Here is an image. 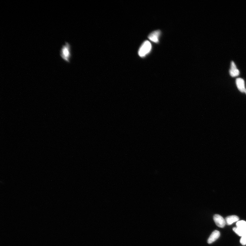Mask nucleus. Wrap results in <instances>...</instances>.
Segmentation results:
<instances>
[{
    "label": "nucleus",
    "mask_w": 246,
    "mask_h": 246,
    "mask_svg": "<svg viewBox=\"0 0 246 246\" xmlns=\"http://www.w3.org/2000/svg\"><path fill=\"white\" fill-rule=\"evenodd\" d=\"M229 72L230 75L232 77L238 76L240 73L239 70L237 69L236 66L234 61H232L231 63V69Z\"/></svg>",
    "instance_id": "obj_6"
},
{
    "label": "nucleus",
    "mask_w": 246,
    "mask_h": 246,
    "mask_svg": "<svg viewBox=\"0 0 246 246\" xmlns=\"http://www.w3.org/2000/svg\"><path fill=\"white\" fill-rule=\"evenodd\" d=\"M233 230L239 236L242 237L246 234V232L244 231L241 230L238 227H235L233 228Z\"/></svg>",
    "instance_id": "obj_10"
},
{
    "label": "nucleus",
    "mask_w": 246,
    "mask_h": 246,
    "mask_svg": "<svg viewBox=\"0 0 246 246\" xmlns=\"http://www.w3.org/2000/svg\"><path fill=\"white\" fill-rule=\"evenodd\" d=\"M237 227L246 232V221H239L236 223Z\"/></svg>",
    "instance_id": "obj_9"
},
{
    "label": "nucleus",
    "mask_w": 246,
    "mask_h": 246,
    "mask_svg": "<svg viewBox=\"0 0 246 246\" xmlns=\"http://www.w3.org/2000/svg\"><path fill=\"white\" fill-rule=\"evenodd\" d=\"M213 219L215 224L218 227L222 228L225 227L226 224L225 219L221 215L218 214L215 215L213 217Z\"/></svg>",
    "instance_id": "obj_3"
},
{
    "label": "nucleus",
    "mask_w": 246,
    "mask_h": 246,
    "mask_svg": "<svg viewBox=\"0 0 246 246\" xmlns=\"http://www.w3.org/2000/svg\"><path fill=\"white\" fill-rule=\"evenodd\" d=\"M60 55L62 60L67 63H70L72 57V47L70 43L65 42L60 51Z\"/></svg>",
    "instance_id": "obj_1"
},
{
    "label": "nucleus",
    "mask_w": 246,
    "mask_h": 246,
    "mask_svg": "<svg viewBox=\"0 0 246 246\" xmlns=\"http://www.w3.org/2000/svg\"><path fill=\"white\" fill-rule=\"evenodd\" d=\"M239 220V217L236 215L228 216L226 217L225 219L226 224L228 225H232V223L238 221Z\"/></svg>",
    "instance_id": "obj_8"
},
{
    "label": "nucleus",
    "mask_w": 246,
    "mask_h": 246,
    "mask_svg": "<svg viewBox=\"0 0 246 246\" xmlns=\"http://www.w3.org/2000/svg\"><path fill=\"white\" fill-rule=\"evenodd\" d=\"M152 46L151 43L148 41H146L144 43L140 48L138 52V54L140 57H143L145 56L147 54L150 52Z\"/></svg>",
    "instance_id": "obj_2"
},
{
    "label": "nucleus",
    "mask_w": 246,
    "mask_h": 246,
    "mask_svg": "<svg viewBox=\"0 0 246 246\" xmlns=\"http://www.w3.org/2000/svg\"><path fill=\"white\" fill-rule=\"evenodd\" d=\"M220 233L219 231L215 230L213 232L212 234L208 238V244H211L214 242L218 239L220 237Z\"/></svg>",
    "instance_id": "obj_5"
},
{
    "label": "nucleus",
    "mask_w": 246,
    "mask_h": 246,
    "mask_svg": "<svg viewBox=\"0 0 246 246\" xmlns=\"http://www.w3.org/2000/svg\"><path fill=\"white\" fill-rule=\"evenodd\" d=\"M245 93H246V89H245Z\"/></svg>",
    "instance_id": "obj_12"
},
{
    "label": "nucleus",
    "mask_w": 246,
    "mask_h": 246,
    "mask_svg": "<svg viewBox=\"0 0 246 246\" xmlns=\"http://www.w3.org/2000/svg\"><path fill=\"white\" fill-rule=\"evenodd\" d=\"M160 34H161V32L160 30L155 31L149 35L148 38L153 42L157 43L158 42Z\"/></svg>",
    "instance_id": "obj_4"
},
{
    "label": "nucleus",
    "mask_w": 246,
    "mask_h": 246,
    "mask_svg": "<svg viewBox=\"0 0 246 246\" xmlns=\"http://www.w3.org/2000/svg\"><path fill=\"white\" fill-rule=\"evenodd\" d=\"M237 87L239 91L241 92H245V84L244 80L241 78H237L236 80Z\"/></svg>",
    "instance_id": "obj_7"
},
{
    "label": "nucleus",
    "mask_w": 246,
    "mask_h": 246,
    "mask_svg": "<svg viewBox=\"0 0 246 246\" xmlns=\"http://www.w3.org/2000/svg\"><path fill=\"white\" fill-rule=\"evenodd\" d=\"M240 243L243 245H246V234L241 237L240 240Z\"/></svg>",
    "instance_id": "obj_11"
}]
</instances>
